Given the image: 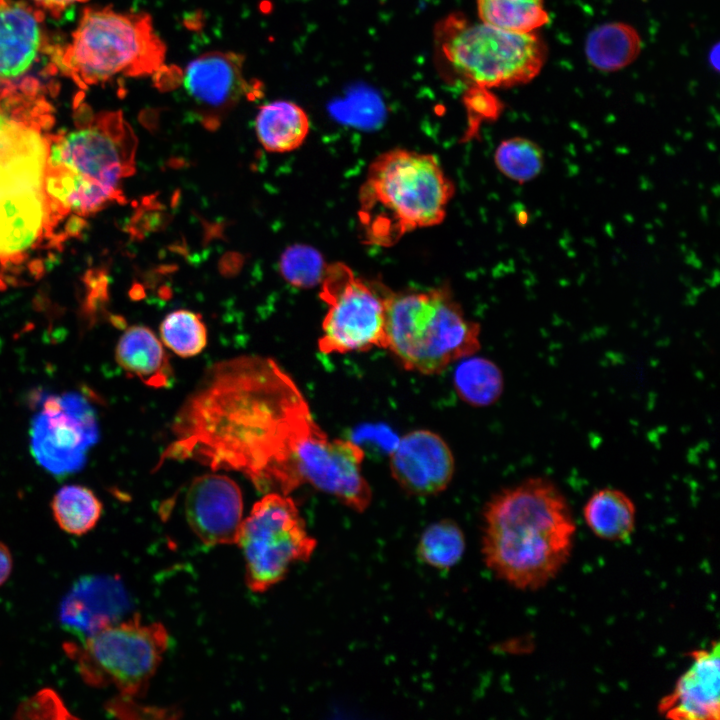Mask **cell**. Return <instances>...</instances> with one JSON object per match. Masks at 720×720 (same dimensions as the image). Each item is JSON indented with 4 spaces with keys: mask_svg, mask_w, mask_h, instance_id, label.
Masks as SVG:
<instances>
[{
    "mask_svg": "<svg viewBox=\"0 0 720 720\" xmlns=\"http://www.w3.org/2000/svg\"><path fill=\"white\" fill-rule=\"evenodd\" d=\"M165 461L193 460L244 474L263 493L301 485L357 501L367 480L363 449L330 438L292 378L271 358L239 356L213 365L178 411Z\"/></svg>",
    "mask_w": 720,
    "mask_h": 720,
    "instance_id": "6da1fadb",
    "label": "cell"
},
{
    "mask_svg": "<svg viewBox=\"0 0 720 720\" xmlns=\"http://www.w3.org/2000/svg\"><path fill=\"white\" fill-rule=\"evenodd\" d=\"M483 518L486 566L517 589L543 587L569 559L576 526L566 498L549 479L533 477L503 489Z\"/></svg>",
    "mask_w": 720,
    "mask_h": 720,
    "instance_id": "7a4b0ae2",
    "label": "cell"
},
{
    "mask_svg": "<svg viewBox=\"0 0 720 720\" xmlns=\"http://www.w3.org/2000/svg\"><path fill=\"white\" fill-rule=\"evenodd\" d=\"M45 90L0 89V262L18 263L53 232L45 191L46 132L53 124Z\"/></svg>",
    "mask_w": 720,
    "mask_h": 720,
    "instance_id": "3957f363",
    "label": "cell"
},
{
    "mask_svg": "<svg viewBox=\"0 0 720 720\" xmlns=\"http://www.w3.org/2000/svg\"><path fill=\"white\" fill-rule=\"evenodd\" d=\"M76 128L49 134L45 191L55 225L123 201V179L135 172L137 138L121 111L80 105Z\"/></svg>",
    "mask_w": 720,
    "mask_h": 720,
    "instance_id": "277c9868",
    "label": "cell"
},
{
    "mask_svg": "<svg viewBox=\"0 0 720 720\" xmlns=\"http://www.w3.org/2000/svg\"><path fill=\"white\" fill-rule=\"evenodd\" d=\"M454 193L434 155L402 148L381 153L359 190L366 243L390 247L408 232L440 224Z\"/></svg>",
    "mask_w": 720,
    "mask_h": 720,
    "instance_id": "5b68a950",
    "label": "cell"
},
{
    "mask_svg": "<svg viewBox=\"0 0 720 720\" xmlns=\"http://www.w3.org/2000/svg\"><path fill=\"white\" fill-rule=\"evenodd\" d=\"M166 46L145 12L86 8L71 40L51 54V63L80 88L117 76L140 77L160 70Z\"/></svg>",
    "mask_w": 720,
    "mask_h": 720,
    "instance_id": "8992f818",
    "label": "cell"
},
{
    "mask_svg": "<svg viewBox=\"0 0 720 720\" xmlns=\"http://www.w3.org/2000/svg\"><path fill=\"white\" fill-rule=\"evenodd\" d=\"M480 325L447 287L386 297L387 348L408 371L438 374L480 349Z\"/></svg>",
    "mask_w": 720,
    "mask_h": 720,
    "instance_id": "52a82bcc",
    "label": "cell"
},
{
    "mask_svg": "<svg viewBox=\"0 0 720 720\" xmlns=\"http://www.w3.org/2000/svg\"><path fill=\"white\" fill-rule=\"evenodd\" d=\"M437 34L450 68L480 88L526 84L541 72L547 58V47L534 32H512L449 16Z\"/></svg>",
    "mask_w": 720,
    "mask_h": 720,
    "instance_id": "ba28073f",
    "label": "cell"
},
{
    "mask_svg": "<svg viewBox=\"0 0 720 720\" xmlns=\"http://www.w3.org/2000/svg\"><path fill=\"white\" fill-rule=\"evenodd\" d=\"M160 623L143 624L138 615L107 625L80 643L65 644L81 678L89 685H112L124 698L144 691L168 648Z\"/></svg>",
    "mask_w": 720,
    "mask_h": 720,
    "instance_id": "9c48e42d",
    "label": "cell"
},
{
    "mask_svg": "<svg viewBox=\"0 0 720 720\" xmlns=\"http://www.w3.org/2000/svg\"><path fill=\"white\" fill-rule=\"evenodd\" d=\"M235 544L244 556L247 586L261 593L282 581L293 564L309 560L316 540L292 498L266 493L242 520Z\"/></svg>",
    "mask_w": 720,
    "mask_h": 720,
    "instance_id": "30bf717a",
    "label": "cell"
},
{
    "mask_svg": "<svg viewBox=\"0 0 720 720\" xmlns=\"http://www.w3.org/2000/svg\"><path fill=\"white\" fill-rule=\"evenodd\" d=\"M320 298L328 310L318 348L322 353L364 352L387 348L388 288L357 277L344 263L326 266Z\"/></svg>",
    "mask_w": 720,
    "mask_h": 720,
    "instance_id": "8fae6325",
    "label": "cell"
},
{
    "mask_svg": "<svg viewBox=\"0 0 720 720\" xmlns=\"http://www.w3.org/2000/svg\"><path fill=\"white\" fill-rule=\"evenodd\" d=\"M99 436L95 412L76 393L49 396L31 425V450L48 472L67 475L79 471Z\"/></svg>",
    "mask_w": 720,
    "mask_h": 720,
    "instance_id": "7c38bea8",
    "label": "cell"
},
{
    "mask_svg": "<svg viewBox=\"0 0 720 720\" xmlns=\"http://www.w3.org/2000/svg\"><path fill=\"white\" fill-rule=\"evenodd\" d=\"M243 66L244 56L228 51L207 52L187 65L184 87L206 127L216 128L242 99L253 100L263 94V85L248 81Z\"/></svg>",
    "mask_w": 720,
    "mask_h": 720,
    "instance_id": "4fadbf2b",
    "label": "cell"
},
{
    "mask_svg": "<svg viewBox=\"0 0 720 720\" xmlns=\"http://www.w3.org/2000/svg\"><path fill=\"white\" fill-rule=\"evenodd\" d=\"M389 466L399 486L415 496L442 492L455 471L450 447L440 435L427 429L404 434L392 448Z\"/></svg>",
    "mask_w": 720,
    "mask_h": 720,
    "instance_id": "5bb4252c",
    "label": "cell"
},
{
    "mask_svg": "<svg viewBox=\"0 0 720 720\" xmlns=\"http://www.w3.org/2000/svg\"><path fill=\"white\" fill-rule=\"evenodd\" d=\"M44 12L22 0H0V89L38 79L32 71L48 53Z\"/></svg>",
    "mask_w": 720,
    "mask_h": 720,
    "instance_id": "9a60e30c",
    "label": "cell"
},
{
    "mask_svg": "<svg viewBox=\"0 0 720 720\" xmlns=\"http://www.w3.org/2000/svg\"><path fill=\"white\" fill-rule=\"evenodd\" d=\"M242 512L240 488L227 476H199L191 482L187 490V522L206 545L235 544L242 523Z\"/></svg>",
    "mask_w": 720,
    "mask_h": 720,
    "instance_id": "2e32d148",
    "label": "cell"
},
{
    "mask_svg": "<svg viewBox=\"0 0 720 720\" xmlns=\"http://www.w3.org/2000/svg\"><path fill=\"white\" fill-rule=\"evenodd\" d=\"M691 664L673 690L664 696L658 711L674 720H718L720 713L719 644L690 652Z\"/></svg>",
    "mask_w": 720,
    "mask_h": 720,
    "instance_id": "e0dca14e",
    "label": "cell"
},
{
    "mask_svg": "<svg viewBox=\"0 0 720 720\" xmlns=\"http://www.w3.org/2000/svg\"><path fill=\"white\" fill-rule=\"evenodd\" d=\"M130 600L118 577L81 579L67 595L60 609V621L80 640L121 620Z\"/></svg>",
    "mask_w": 720,
    "mask_h": 720,
    "instance_id": "ac0fdd59",
    "label": "cell"
},
{
    "mask_svg": "<svg viewBox=\"0 0 720 720\" xmlns=\"http://www.w3.org/2000/svg\"><path fill=\"white\" fill-rule=\"evenodd\" d=\"M116 361L128 374L144 384L162 388L173 380L169 357L155 334L144 326H131L120 337Z\"/></svg>",
    "mask_w": 720,
    "mask_h": 720,
    "instance_id": "d6986e66",
    "label": "cell"
},
{
    "mask_svg": "<svg viewBox=\"0 0 720 720\" xmlns=\"http://www.w3.org/2000/svg\"><path fill=\"white\" fill-rule=\"evenodd\" d=\"M255 129L259 142L267 151L289 152L302 145L310 123L299 105L278 100L259 108Z\"/></svg>",
    "mask_w": 720,
    "mask_h": 720,
    "instance_id": "ffe728a7",
    "label": "cell"
},
{
    "mask_svg": "<svg viewBox=\"0 0 720 720\" xmlns=\"http://www.w3.org/2000/svg\"><path fill=\"white\" fill-rule=\"evenodd\" d=\"M642 49L638 31L623 22H609L595 27L585 40V56L595 69L619 71L632 64Z\"/></svg>",
    "mask_w": 720,
    "mask_h": 720,
    "instance_id": "44dd1931",
    "label": "cell"
},
{
    "mask_svg": "<svg viewBox=\"0 0 720 720\" xmlns=\"http://www.w3.org/2000/svg\"><path fill=\"white\" fill-rule=\"evenodd\" d=\"M583 515L590 530L604 540L625 541L635 529V505L616 488L595 491L585 503Z\"/></svg>",
    "mask_w": 720,
    "mask_h": 720,
    "instance_id": "7402d4cb",
    "label": "cell"
},
{
    "mask_svg": "<svg viewBox=\"0 0 720 720\" xmlns=\"http://www.w3.org/2000/svg\"><path fill=\"white\" fill-rule=\"evenodd\" d=\"M453 385L458 397L467 404L487 407L502 395L504 378L496 363L471 355L459 360L453 372Z\"/></svg>",
    "mask_w": 720,
    "mask_h": 720,
    "instance_id": "603a6c76",
    "label": "cell"
},
{
    "mask_svg": "<svg viewBox=\"0 0 720 720\" xmlns=\"http://www.w3.org/2000/svg\"><path fill=\"white\" fill-rule=\"evenodd\" d=\"M51 510L58 527L69 535L82 536L95 528L103 506L95 493L83 485L62 486L52 498Z\"/></svg>",
    "mask_w": 720,
    "mask_h": 720,
    "instance_id": "cb8c5ba5",
    "label": "cell"
},
{
    "mask_svg": "<svg viewBox=\"0 0 720 720\" xmlns=\"http://www.w3.org/2000/svg\"><path fill=\"white\" fill-rule=\"evenodd\" d=\"M481 22L512 32H534L550 21L544 0H477Z\"/></svg>",
    "mask_w": 720,
    "mask_h": 720,
    "instance_id": "d4e9b609",
    "label": "cell"
},
{
    "mask_svg": "<svg viewBox=\"0 0 720 720\" xmlns=\"http://www.w3.org/2000/svg\"><path fill=\"white\" fill-rule=\"evenodd\" d=\"M465 536L458 524L443 519L430 524L418 541V557L430 567L447 570L455 566L465 551Z\"/></svg>",
    "mask_w": 720,
    "mask_h": 720,
    "instance_id": "484cf974",
    "label": "cell"
},
{
    "mask_svg": "<svg viewBox=\"0 0 720 720\" xmlns=\"http://www.w3.org/2000/svg\"><path fill=\"white\" fill-rule=\"evenodd\" d=\"M494 162L504 176L523 184L542 172L544 152L533 140L517 136L505 139L498 145Z\"/></svg>",
    "mask_w": 720,
    "mask_h": 720,
    "instance_id": "4316f807",
    "label": "cell"
},
{
    "mask_svg": "<svg viewBox=\"0 0 720 720\" xmlns=\"http://www.w3.org/2000/svg\"><path fill=\"white\" fill-rule=\"evenodd\" d=\"M163 343L181 357L199 354L207 344V330L201 316L188 310L169 313L160 325Z\"/></svg>",
    "mask_w": 720,
    "mask_h": 720,
    "instance_id": "83f0119b",
    "label": "cell"
},
{
    "mask_svg": "<svg viewBox=\"0 0 720 720\" xmlns=\"http://www.w3.org/2000/svg\"><path fill=\"white\" fill-rule=\"evenodd\" d=\"M279 266L281 275L289 284L307 289L321 283L327 265L315 248L294 244L282 253Z\"/></svg>",
    "mask_w": 720,
    "mask_h": 720,
    "instance_id": "f1b7e54d",
    "label": "cell"
},
{
    "mask_svg": "<svg viewBox=\"0 0 720 720\" xmlns=\"http://www.w3.org/2000/svg\"><path fill=\"white\" fill-rule=\"evenodd\" d=\"M38 9L43 12H47L54 18H60L64 11L69 7L77 4L84 3L88 0H33Z\"/></svg>",
    "mask_w": 720,
    "mask_h": 720,
    "instance_id": "f546056e",
    "label": "cell"
},
{
    "mask_svg": "<svg viewBox=\"0 0 720 720\" xmlns=\"http://www.w3.org/2000/svg\"><path fill=\"white\" fill-rule=\"evenodd\" d=\"M13 569V557L10 549L0 541V586L10 577Z\"/></svg>",
    "mask_w": 720,
    "mask_h": 720,
    "instance_id": "4dcf8cb0",
    "label": "cell"
}]
</instances>
